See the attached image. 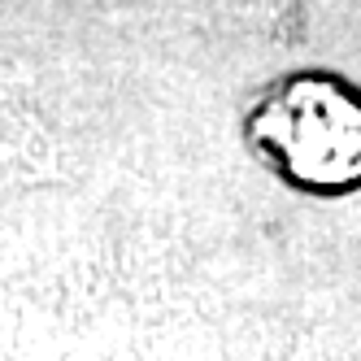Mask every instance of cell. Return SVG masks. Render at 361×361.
<instances>
[{
    "label": "cell",
    "mask_w": 361,
    "mask_h": 361,
    "mask_svg": "<svg viewBox=\"0 0 361 361\" xmlns=\"http://www.w3.org/2000/svg\"><path fill=\"white\" fill-rule=\"evenodd\" d=\"M252 135L296 183L340 192L361 183V100L331 79H292L252 114Z\"/></svg>",
    "instance_id": "obj_1"
}]
</instances>
